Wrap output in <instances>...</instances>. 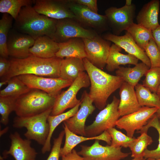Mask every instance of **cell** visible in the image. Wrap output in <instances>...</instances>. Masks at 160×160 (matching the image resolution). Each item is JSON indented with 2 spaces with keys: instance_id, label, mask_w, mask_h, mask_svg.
<instances>
[{
  "instance_id": "obj_1",
  "label": "cell",
  "mask_w": 160,
  "mask_h": 160,
  "mask_svg": "<svg viewBox=\"0 0 160 160\" xmlns=\"http://www.w3.org/2000/svg\"><path fill=\"white\" fill-rule=\"evenodd\" d=\"M85 70L90 81L89 95L95 107L102 110L106 106L109 96L124 82L120 77L108 74L83 59Z\"/></svg>"
},
{
  "instance_id": "obj_2",
  "label": "cell",
  "mask_w": 160,
  "mask_h": 160,
  "mask_svg": "<svg viewBox=\"0 0 160 160\" xmlns=\"http://www.w3.org/2000/svg\"><path fill=\"white\" fill-rule=\"evenodd\" d=\"M62 59L56 56L45 59L31 54L22 59L12 58L10 69L3 78V80L23 74L56 78L60 77V68Z\"/></svg>"
},
{
  "instance_id": "obj_3",
  "label": "cell",
  "mask_w": 160,
  "mask_h": 160,
  "mask_svg": "<svg viewBox=\"0 0 160 160\" xmlns=\"http://www.w3.org/2000/svg\"><path fill=\"white\" fill-rule=\"evenodd\" d=\"M14 29L28 35L35 40L44 36L52 39L57 20L37 12L32 6L23 7L15 20Z\"/></svg>"
},
{
  "instance_id": "obj_4",
  "label": "cell",
  "mask_w": 160,
  "mask_h": 160,
  "mask_svg": "<svg viewBox=\"0 0 160 160\" xmlns=\"http://www.w3.org/2000/svg\"><path fill=\"white\" fill-rule=\"evenodd\" d=\"M56 98L42 91L31 89L17 98L14 111L18 117L35 116L52 108Z\"/></svg>"
},
{
  "instance_id": "obj_5",
  "label": "cell",
  "mask_w": 160,
  "mask_h": 160,
  "mask_svg": "<svg viewBox=\"0 0 160 160\" xmlns=\"http://www.w3.org/2000/svg\"><path fill=\"white\" fill-rule=\"evenodd\" d=\"M52 109L29 117L17 116L14 119L13 126L17 128H26L27 131L24 135L27 139L34 140L43 146L49 133V126L47 119Z\"/></svg>"
},
{
  "instance_id": "obj_6",
  "label": "cell",
  "mask_w": 160,
  "mask_h": 160,
  "mask_svg": "<svg viewBox=\"0 0 160 160\" xmlns=\"http://www.w3.org/2000/svg\"><path fill=\"white\" fill-rule=\"evenodd\" d=\"M90 84L87 73L84 71L80 73L66 90L61 92L56 97L50 115H58L67 109L76 106L81 102L76 97L78 92L82 88L89 87Z\"/></svg>"
},
{
  "instance_id": "obj_7",
  "label": "cell",
  "mask_w": 160,
  "mask_h": 160,
  "mask_svg": "<svg viewBox=\"0 0 160 160\" xmlns=\"http://www.w3.org/2000/svg\"><path fill=\"white\" fill-rule=\"evenodd\" d=\"M120 100L114 96L110 103L97 114L95 120L85 128L86 136L99 135L108 129L114 127L120 117L118 110Z\"/></svg>"
},
{
  "instance_id": "obj_8",
  "label": "cell",
  "mask_w": 160,
  "mask_h": 160,
  "mask_svg": "<svg viewBox=\"0 0 160 160\" xmlns=\"http://www.w3.org/2000/svg\"><path fill=\"white\" fill-rule=\"evenodd\" d=\"M71 18L57 20L52 39L59 43L74 38L93 39L98 36L94 30L86 28Z\"/></svg>"
},
{
  "instance_id": "obj_9",
  "label": "cell",
  "mask_w": 160,
  "mask_h": 160,
  "mask_svg": "<svg viewBox=\"0 0 160 160\" xmlns=\"http://www.w3.org/2000/svg\"><path fill=\"white\" fill-rule=\"evenodd\" d=\"M17 76L30 88L42 91L55 97L61 92L63 89L69 87L73 82L60 77L50 78L33 74H23Z\"/></svg>"
},
{
  "instance_id": "obj_10",
  "label": "cell",
  "mask_w": 160,
  "mask_h": 160,
  "mask_svg": "<svg viewBox=\"0 0 160 160\" xmlns=\"http://www.w3.org/2000/svg\"><path fill=\"white\" fill-rule=\"evenodd\" d=\"M136 9L135 5L132 4L131 6L125 5L120 8L111 7L105 11L109 28L113 34L119 36L134 23Z\"/></svg>"
},
{
  "instance_id": "obj_11",
  "label": "cell",
  "mask_w": 160,
  "mask_h": 160,
  "mask_svg": "<svg viewBox=\"0 0 160 160\" xmlns=\"http://www.w3.org/2000/svg\"><path fill=\"white\" fill-rule=\"evenodd\" d=\"M158 108L141 107L137 111L119 118L116 126L119 129H124L128 136L133 137L135 131L140 130L146 125Z\"/></svg>"
},
{
  "instance_id": "obj_12",
  "label": "cell",
  "mask_w": 160,
  "mask_h": 160,
  "mask_svg": "<svg viewBox=\"0 0 160 160\" xmlns=\"http://www.w3.org/2000/svg\"><path fill=\"white\" fill-rule=\"evenodd\" d=\"M66 1L69 9L75 16V20L99 32H103L108 29V20L105 15L93 12L73 0H66Z\"/></svg>"
},
{
  "instance_id": "obj_13",
  "label": "cell",
  "mask_w": 160,
  "mask_h": 160,
  "mask_svg": "<svg viewBox=\"0 0 160 160\" xmlns=\"http://www.w3.org/2000/svg\"><path fill=\"white\" fill-rule=\"evenodd\" d=\"M81 150L78 153L85 160H121L130 154L123 152L121 147L103 146L98 140H96L91 146L81 145Z\"/></svg>"
},
{
  "instance_id": "obj_14",
  "label": "cell",
  "mask_w": 160,
  "mask_h": 160,
  "mask_svg": "<svg viewBox=\"0 0 160 160\" xmlns=\"http://www.w3.org/2000/svg\"><path fill=\"white\" fill-rule=\"evenodd\" d=\"M82 39L84 44L86 58L95 66L103 69L106 65L111 42L99 35L93 39Z\"/></svg>"
},
{
  "instance_id": "obj_15",
  "label": "cell",
  "mask_w": 160,
  "mask_h": 160,
  "mask_svg": "<svg viewBox=\"0 0 160 160\" xmlns=\"http://www.w3.org/2000/svg\"><path fill=\"white\" fill-rule=\"evenodd\" d=\"M93 103L89 93L86 91H84L81 98L80 108L73 116L63 122L70 131L76 135L86 136V120L95 109Z\"/></svg>"
},
{
  "instance_id": "obj_16",
  "label": "cell",
  "mask_w": 160,
  "mask_h": 160,
  "mask_svg": "<svg viewBox=\"0 0 160 160\" xmlns=\"http://www.w3.org/2000/svg\"><path fill=\"white\" fill-rule=\"evenodd\" d=\"M33 6L39 13L56 20L65 18L75 19L69 9L66 0H34Z\"/></svg>"
},
{
  "instance_id": "obj_17",
  "label": "cell",
  "mask_w": 160,
  "mask_h": 160,
  "mask_svg": "<svg viewBox=\"0 0 160 160\" xmlns=\"http://www.w3.org/2000/svg\"><path fill=\"white\" fill-rule=\"evenodd\" d=\"M35 40L30 36L14 29L9 31L7 40L8 54L12 58L22 59L28 57L29 50L33 45Z\"/></svg>"
},
{
  "instance_id": "obj_18",
  "label": "cell",
  "mask_w": 160,
  "mask_h": 160,
  "mask_svg": "<svg viewBox=\"0 0 160 160\" xmlns=\"http://www.w3.org/2000/svg\"><path fill=\"white\" fill-rule=\"evenodd\" d=\"M9 138L11 145L8 151L3 152L4 156L10 155L15 160H36L37 153L31 147V140L23 139L17 132L11 133Z\"/></svg>"
},
{
  "instance_id": "obj_19",
  "label": "cell",
  "mask_w": 160,
  "mask_h": 160,
  "mask_svg": "<svg viewBox=\"0 0 160 160\" xmlns=\"http://www.w3.org/2000/svg\"><path fill=\"white\" fill-rule=\"evenodd\" d=\"M103 38L113 42L124 49L128 54L135 56L149 68L151 67L150 60L144 51L137 44L131 35L127 31L124 35L121 36L116 35L111 33H106L103 35Z\"/></svg>"
},
{
  "instance_id": "obj_20",
  "label": "cell",
  "mask_w": 160,
  "mask_h": 160,
  "mask_svg": "<svg viewBox=\"0 0 160 160\" xmlns=\"http://www.w3.org/2000/svg\"><path fill=\"white\" fill-rule=\"evenodd\" d=\"M119 94L118 110L120 116L134 112L141 107L138 103L135 87L124 81L119 88Z\"/></svg>"
},
{
  "instance_id": "obj_21",
  "label": "cell",
  "mask_w": 160,
  "mask_h": 160,
  "mask_svg": "<svg viewBox=\"0 0 160 160\" xmlns=\"http://www.w3.org/2000/svg\"><path fill=\"white\" fill-rule=\"evenodd\" d=\"M160 1L152 0L143 5L136 17L137 24L152 31L159 25L158 22Z\"/></svg>"
},
{
  "instance_id": "obj_22",
  "label": "cell",
  "mask_w": 160,
  "mask_h": 160,
  "mask_svg": "<svg viewBox=\"0 0 160 160\" xmlns=\"http://www.w3.org/2000/svg\"><path fill=\"white\" fill-rule=\"evenodd\" d=\"M63 126L65 135L64 145L61 148L60 156L65 155L71 152L77 145L84 141L92 140H101L105 141L109 145L111 143V139L107 131H105L100 135L92 137L79 136L70 131L65 124Z\"/></svg>"
},
{
  "instance_id": "obj_23",
  "label": "cell",
  "mask_w": 160,
  "mask_h": 160,
  "mask_svg": "<svg viewBox=\"0 0 160 160\" xmlns=\"http://www.w3.org/2000/svg\"><path fill=\"white\" fill-rule=\"evenodd\" d=\"M59 49L58 43L49 37L44 36L35 40L29 51L30 54L36 57L48 59L55 57Z\"/></svg>"
},
{
  "instance_id": "obj_24",
  "label": "cell",
  "mask_w": 160,
  "mask_h": 160,
  "mask_svg": "<svg viewBox=\"0 0 160 160\" xmlns=\"http://www.w3.org/2000/svg\"><path fill=\"white\" fill-rule=\"evenodd\" d=\"M59 49L55 56L63 59L76 57L83 59L87 57L85 46L82 39L74 38L58 43Z\"/></svg>"
},
{
  "instance_id": "obj_25",
  "label": "cell",
  "mask_w": 160,
  "mask_h": 160,
  "mask_svg": "<svg viewBox=\"0 0 160 160\" xmlns=\"http://www.w3.org/2000/svg\"><path fill=\"white\" fill-rule=\"evenodd\" d=\"M122 49L113 43L111 45L106 65L108 71L111 72L117 70L121 65L129 64L135 65L138 63L139 60L135 56L129 54L125 55L121 53Z\"/></svg>"
},
{
  "instance_id": "obj_26",
  "label": "cell",
  "mask_w": 160,
  "mask_h": 160,
  "mask_svg": "<svg viewBox=\"0 0 160 160\" xmlns=\"http://www.w3.org/2000/svg\"><path fill=\"white\" fill-rule=\"evenodd\" d=\"M85 69L83 60L76 57L62 59L60 68V77L73 81Z\"/></svg>"
},
{
  "instance_id": "obj_27",
  "label": "cell",
  "mask_w": 160,
  "mask_h": 160,
  "mask_svg": "<svg viewBox=\"0 0 160 160\" xmlns=\"http://www.w3.org/2000/svg\"><path fill=\"white\" fill-rule=\"evenodd\" d=\"M150 68L142 62L132 68L120 67L116 71V74L125 82L135 87Z\"/></svg>"
},
{
  "instance_id": "obj_28",
  "label": "cell",
  "mask_w": 160,
  "mask_h": 160,
  "mask_svg": "<svg viewBox=\"0 0 160 160\" xmlns=\"http://www.w3.org/2000/svg\"><path fill=\"white\" fill-rule=\"evenodd\" d=\"M80 104L81 102L75 107L65 112L55 116H49L47 121L49 126V132L46 142L41 150L43 154L50 151L51 140L52 135L56 128L61 122L73 116L79 110Z\"/></svg>"
},
{
  "instance_id": "obj_29",
  "label": "cell",
  "mask_w": 160,
  "mask_h": 160,
  "mask_svg": "<svg viewBox=\"0 0 160 160\" xmlns=\"http://www.w3.org/2000/svg\"><path fill=\"white\" fill-rule=\"evenodd\" d=\"M138 103L141 107L160 108V97L156 93L152 92L138 83L135 87Z\"/></svg>"
},
{
  "instance_id": "obj_30",
  "label": "cell",
  "mask_w": 160,
  "mask_h": 160,
  "mask_svg": "<svg viewBox=\"0 0 160 160\" xmlns=\"http://www.w3.org/2000/svg\"><path fill=\"white\" fill-rule=\"evenodd\" d=\"M126 31L131 35L137 44L144 50L151 39H153L152 31L134 23Z\"/></svg>"
},
{
  "instance_id": "obj_31",
  "label": "cell",
  "mask_w": 160,
  "mask_h": 160,
  "mask_svg": "<svg viewBox=\"0 0 160 160\" xmlns=\"http://www.w3.org/2000/svg\"><path fill=\"white\" fill-rule=\"evenodd\" d=\"M12 17L7 13H3L0 20V56L8 58L7 48L8 36L12 24Z\"/></svg>"
},
{
  "instance_id": "obj_32",
  "label": "cell",
  "mask_w": 160,
  "mask_h": 160,
  "mask_svg": "<svg viewBox=\"0 0 160 160\" xmlns=\"http://www.w3.org/2000/svg\"><path fill=\"white\" fill-rule=\"evenodd\" d=\"M33 4L34 0H0V12L9 14L15 20L23 7Z\"/></svg>"
},
{
  "instance_id": "obj_33",
  "label": "cell",
  "mask_w": 160,
  "mask_h": 160,
  "mask_svg": "<svg viewBox=\"0 0 160 160\" xmlns=\"http://www.w3.org/2000/svg\"><path fill=\"white\" fill-rule=\"evenodd\" d=\"M7 85L0 91V96H14L18 97L28 92L30 88L20 80L17 76L8 80Z\"/></svg>"
},
{
  "instance_id": "obj_34",
  "label": "cell",
  "mask_w": 160,
  "mask_h": 160,
  "mask_svg": "<svg viewBox=\"0 0 160 160\" xmlns=\"http://www.w3.org/2000/svg\"><path fill=\"white\" fill-rule=\"evenodd\" d=\"M132 141L129 148L131 151V156L133 158L142 157L147 147L153 142L152 137L146 133H143Z\"/></svg>"
},
{
  "instance_id": "obj_35",
  "label": "cell",
  "mask_w": 160,
  "mask_h": 160,
  "mask_svg": "<svg viewBox=\"0 0 160 160\" xmlns=\"http://www.w3.org/2000/svg\"><path fill=\"white\" fill-rule=\"evenodd\" d=\"M151 127H154L157 131L159 143L156 149L149 150L147 149L145 150L143 156V158L145 159L148 158L155 159L160 158V124L156 113L149 120L147 124L137 132L140 134L144 132L147 133L148 129Z\"/></svg>"
},
{
  "instance_id": "obj_36",
  "label": "cell",
  "mask_w": 160,
  "mask_h": 160,
  "mask_svg": "<svg viewBox=\"0 0 160 160\" xmlns=\"http://www.w3.org/2000/svg\"><path fill=\"white\" fill-rule=\"evenodd\" d=\"M18 97L14 96H0V123L7 125L9 122V116L14 111L16 100Z\"/></svg>"
},
{
  "instance_id": "obj_37",
  "label": "cell",
  "mask_w": 160,
  "mask_h": 160,
  "mask_svg": "<svg viewBox=\"0 0 160 160\" xmlns=\"http://www.w3.org/2000/svg\"><path fill=\"white\" fill-rule=\"evenodd\" d=\"M145 76L143 85L152 92L156 93L160 85V67L150 68Z\"/></svg>"
},
{
  "instance_id": "obj_38",
  "label": "cell",
  "mask_w": 160,
  "mask_h": 160,
  "mask_svg": "<svg viewBox=\"0 0 160 160\" xmlns=\"http://www.w3.org/2000/svg\"><path fill=\"white\" fill-rule=\"evenodd\" d=\"M107 131L111 139L110 145L113 147H129L130 144L136 138L129 137L114 127L110 128Z\"/></svg>"
},
{
  "instance_id": "obj_39",
  "label": "cell",
  "mask_w": 160,
  "mask_h": 160,
  "mask_svg": "<svg viewBox=\"0 0 160 160\" xmlns=\"http://www.w3.org/2000/svg\"><path fill=\"white\" fill-rule=\"evenodd\" d=\"M144 50L150 60L151 68L160 67V51L153 39H151Z\"/></svg>"
},
{
  "instance_id": "obj_40",
  "label": "cell",
  "mask_w": 160,
  "mask_h": 160,
  "mask_svg": "<svg viewBox=\"0 0 160 160\" xmlns=\"http://www.w3.org/2000/svg\"><path fill=\"white\" fill-rule=\"evenodd\" d=\"M65 134L64 130H63L60 132L58 137L54 139L52 147L46 160H59L61 145Z\"/></svg>"
},
{
  "instance_id": "obj_41",
  "label": "cell",
  "mask_w": 160,
  "mask_h": 160,
  "mask_svg": "<svg viewBox=\"0 0 160 160\" xmlns=\"http://www.w3.org/2000/svg\"><path fill=\"white\" fill-rule=\"evenodd\" d=\"M75 3L83 5L90 10L96 13L98 10L97 0H74Z\"/></svg>"
},
{
  "instance_id": "obj_42",
  "label": "cell",
  "mask_w": 160,
  "mask_h": 160,
  "mask_svg": "<svg viewBox=\"0 0 160 160\" xmlns=\"http://www.w3.org/2000/svg\"><path fill=\"white\" fill-rule=\"evenodd\" d=\"M11 66L10 60L0 56V77H4L9 71Z\"/></svg>"
},
{
  "instance_id": "obj_43",
  "label": "cell",
  "mask_w": 160,
  "mask_h": 160,
  "mask_svg": "<svg viewBox=\"0 0 160 160\" xmlns=\"http://www.w3.org/2000/svg\"><path fill=\"white\" fill-rule=\"evenodd\" d=\"M61 157V160H85L84 158L79 155L74 149H73L70 153Z\"/></svg>"
},
{
  "instance_id": "obj_44",
  "label": "cell",
  "mask_w": 160,
  "mask_h": 160,
  "mask_svg": "<svg viewBox=\"0 0 160 160\" xmlns=\"http://www.w3.org/2000/svg\"><path fill=\"white\" fill-rule=\"evenodd\" d=\"M152 31L154 40L160 51V25Z\"/></svg>"
},
{
  "instance_id": "obj_45",
  "label": "cell",
  "mask_w": 160,
  "mask_h": 160,
  "mask_svg": "<svg viewBox=\"0 0 160 160\" xmlns=\"http://www.w3.org/2000/svg\"><path fill=\"white\" fill-rule=\"evenodd\" d=\"M156 114L160 124V108H159L156 113Z\"/></svg>"
},
{
  "instance_id": "obj_46",
  "label": "cell",
  "mask_w": 160,
  "mask_h": 160,
  "mask_svg": "<svg viewBox=\"0 0 160 160\" xmlns=\"http://www.w3.org/2000/svg\"><path fill=\"white\" fill-rule=\"evenodd\" d=\"M8 80H5L2 81L0 82V87L1 88L2 86L4 85L7 84Z\"/></svg>"
},
{
  "instance_id": "obj_47",
  "label": "cell",
  "mask_w": 160,
  "mask_h": 160,
  "mask_svg": "<svg viewBox=\"0 0 160 160\" xmlns=\"http://www.w3.org/2000/svg\"><path fill=\"white\" fill-rule=\"evenodd\" d=\"M132 0H126L125 1V5L127 6H131L132 4Z\"/></svg>"
},
{
  "instance_id": "obj_48",
  "label": "cell",
  "mask_w": 160,
  "mask_h": 160,
  "mask_svg": "<svg viewBox=\"0 0 160 160\" xmlns=\"http://www.w3.org/2000/svg\"><path fill=\"white\" fill-rule=\"evenodd\" d=\"M143 158L142 157L133 158L132 160H142Z\"/></svg>"
},
{
  "instance_id": "obj_49",
  "label": "cell",
  "mask_w": 160,
  "mask_h": 160,
  "mask_svg": "<svg viewBox=\"0 0 160 160\" xmlns=\"http://www.w3.org/2000/svg\"><path fill=\"white\" fill-rule=\"evenodd\" d=\"M156 93L160 97V85L158 89V90L156 92Z\"/></svg>"
},
{
  "instance_id": "obj_50",
  "label": "cell",
  "mask_w": 160,
  "mask_h": 160,
  "mask_svg": "<svg viewBox=\"0 0 160 160\" xmlns=\"http://www.w3.org/2000/svg\"><path fill=\"white\" fill-rule=\"evenodd\" d=\"M145 160H160V158L158 159H155L151 158H148L145 159Z\"/></svg>"
},
{
  "instance_id": "obj_51",
  "label": "cell",
  "mask_w": 160,
  "mask_h": 160,
  "mask_svg": "<svg viewBox=\"0 0 160 160\" xmlns=\"http://www.w3.org/2000/svg\"><path fill=\"white\" fill-rule=\"evenodd\" d=\"M145 160L146 159H144V158L142 159V160Z\"/></svg>"
}]
</instances>
